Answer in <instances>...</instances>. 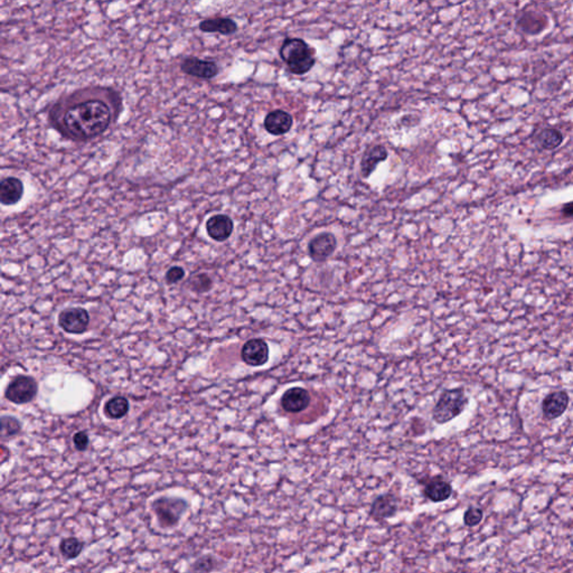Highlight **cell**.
I'll return each mask as SVG.
<instances>
[{"label":"cell","mask_w":573,"mask_h":573,"mask_svg":"<svg viewBox=\"0 0 573 573\" xmlns=\"http://www.w3.org/2000/svg\"><path fill=\"white\" fill-rule=\"evenodd\" d=\"M124 110L121 94L108 86H88L65 94L52 104L49 122L74 143H86L104 135Z\"/></svg>","instance_id":"obj_1"},{"label":"cell","mask_w":573,"mask_h":573,"mask_svg":"<svg viewBox=\"0 0 573 573\" xmlns=\"http://www.w3.org/2000/svg\"><path fill=\"white\" fill-rule=\"evenodd\" d=\"M279 55L294 75H305L316 63L314 49L298 37H287L280 46Z\"/></svg>","instance_id":"obj_2"},{"label":"cell","mask_w":573,"mask_h":573,"mask_svg":"<svg viewBox=\"0 0 573 573\" xmlns=\"http://www.w3.org/2000/svg\"><path fill=\"white\" fill-rule=\"evenodd\" d=\"M468 399L463 388L446 390L440 395L437 404L432 410V418L440 425L452 421L464 411Z\"/></svg>","instance_id":"obj_3"},{"label":"cell","mask_w":573,"mask_h":573,"mask_svg":"<svg viewBox=\"0 0 573 573\" xmlns=\"http://www.w3.org/2000/svg\"><path fill=\"white\" fill-rule=\"evenodd\" d=\"M152 508L161 528H172L178 524L187 512L188 504L184 498L164 496L154 500Z\"/></svg>","instance_id":"obj_4"},{"label":"cell","mask_w":573,"mask_h":573,"mask_svg":"<svg viewBox=\"0 0 573 573\" xmlns=\"http://www.w3.org/2000/svg\"><path fill=\"white\" fill-rule=\"evenodd\" d=\"M37 383L30 376H17L7 386L6 399L16 404H24L31 402L37 395Z\"/></svg>","instance_id":"obj_5"},{"label":"cell","mask_w":573,"mask_h":573,"mask_svg":"<svg viewBox=\"0 0 573 573\" xmlns=\"http://www.w3.org/2000/svg\"><path fill=\"white\" fill-rule=\"evenodd\" d=\"M516 28L528 36H537L549 26L548 16L537 10H523L516 19Z\"/></svg>","instance_id":"obj_6"},{"label":"cell","mask_w":573,"mask_h":573,"mask_svg":"<svg viewBox=\"0 0 573 573\" xmlns=\"http://www.w3.org/2000/svg\"><path fill=\"white\" fill-rule=\"evenodd\" d=\"M180 70L183 73L193 76V78L209 80L215 78L219 74L220 67L216 62L189 56L183 60L180 63Z\"/></svg>","instance_id":"obj_7"},{"label":"cell","mask_w":573,"mask_h":573,"mask_svg":"<svg viewBox=\"0 0 573 573\" xmlns=\"http://www.w3.org/2000/svg\"><path fill=\"white\" fill-rule=\"evenodd\" d=\"M90 317L86 310L83 308H69L62 312L58 316V324L67 333H84L88 328Z\"/></svg>","instance_id":"obj_8"},{"label":"cell","mask_w":573,"mask_h":573,"mask_svg":"<svg viewBox=\"0 0 573 573\" xmlns=\"http://www.w3.org/2000/svg\"><path fill=\"white\" fill-rule=\"evenodd\" d=\"M336 246L337 240L335 235L329 232H323L312 239L308 244L310 258L315 262H324L333 255Z\"/></svg>","instance_id":"obj_9"},{"label":"cell","mask_w":573,"mask_h":573,"mask_svg":"<svg viewBox=\"0 0 573 573\" xmlns=\"http://www.w3.org/2000/svg\"><path fill=\"white\" fill-rule=\"evenodd\" d=\"M241 356L244 363L251 366H262L269 360V346L260 338L250 340L244 344Z\"/></svg>","instance_id":"obj_10"},{"label":"cell","mask_w":573,"mask_h":573,"mask_svg":"<svg viewBox=\"0 0 573 573\" xmlns=\"http://www.w3.org/2000/svg\"><path fill=\"white\" fill-rule=\"evenodd\" d=\"M294 118L285 110L276 109L268 113L264 118V129L272 136H282L292 130Z\"/></svg>","instance_id":"obj_11"},{"label":"cell","mask_w":573,"mask_h":573,"mask_svg":"<svg viewBox=\"0 0 573 573\" xmlns=\"http://www.w3.org/2000/svg\"><path fill=\"white\" fill-rule=\"evenodd\" d=\"M233 221L230 216L225 214H218V215L209 218L207 222V231L209 237L212 240L218 242H224L233 233Z\"/></svg>","instance_id":"obj_12"},{"label":"cell","mask_w":573,"mask_h":573,"mask_svg":"<svg viewBox=\"0 0 573 573\" xmlns=\"http://www.w3.org/2000/svg\"><path fill=\"white\" fill-rule=\"evenodd\" d=\"M309 392L303 388H289L281 397V406L285 411L290 413L301 412L310 404Z\"/></svg>","instance_id":"obj_13"},{"label":"cell","mask_w":573,"mask_h":573,"mask_svg":"<svg viewBox=\"0 0 573 573\" xmlns=\"http://www.w3.org/2000/svg\"><path fill=\"white\" fill-rule=\"evenodd\" d=\"M24 195V184L17 177H6L0 183V202L5 207H12L21 202Z\"/></svg>","instance_id":"obj_14"},{"label":"cell","mask_w":573,"mask_h":573,"mask_svg":"<svg viewBox=\"0 0 573 573\" xmlns=\"http://www.w3.org/2000/svg\"><path fill=\"white\" fill-rule=\"evenodd\" d=\"M388 157V149L383 145H375L364 152L361 161V175L364 179L369 178L375 172L376 167L386 161Z\"/></svg>","instance_id":"obj_15"},{"label":"cell","mask_w":573,"mask_h":573,"mask_svg":"<svg viewBox=\"0 0 573 573\" xmlns=\"http://www.w3.org/2000/svg\"><path fill=\"white\" fill-rule=\"evenodd\" d=\"M568 404H569V397L565 392H553L543 401V414L549 420L559 418L567 410Z\"/></svg>","instance_id":"obj_16"},{"label":"cell","mask_w":573,"mask_h":573,"mask_svg":"<svg viewBox=\"0 0 573 573\" xmlns=\"http://www.w3.org/2000/svg\"><path fill=\"white\" fill-rule=\"evenodd\" d=\"M198 28L204 33H218L228 36L237 33V24L230 17H215L200 21Z\"/></svg>","instance_id":"obj_17"},{"label":"cell","mask_w":573,"mask_h":573,"mask_svg":"<svg viewBox=\"0 0 573 573\" xmlns=\"http://www.w3.org/2000/svg\"><path fill=\"white\" fill-rule=\"evenodd\" d=\"M564 136L557 128L546 127L534 134L533 141L542 150H554L561 146Z\"/></svg>","instance_id":"obj_18"},{"label":"cell","mask_w":573,"mask_h":573,"mask_svg":"<svg viewBox=\"0 0 573 573\" xmlns=\"http://www.w3.org/2000/svg\"><path fill=\"white\" fill-rule=\"evenodd\" d=\"M397 511V498L393 495L386 494L374 500L371 507V515L376 519H388L395 515Z\"/></svg>","instance_id":"obj_19"},{"label":"cell","mask_w":573,"mask_h":573,"mask_svg":"<svg viewBox=\"0 0 573 573\" xmlns=\"http://www.w3.org/2000/svg\"><path fill=\"white\" fill-rule=\"evenodd\" d=\"M452 485L446 480H443L441 477L432 478L425 484V498H429L432 502H436V503L448 500L452 496Z\"/></svg>","instance_id":"obj_20"},{"label":"cell","mask_w":573,"mask_h":573,"mask_svg":"<svg viewBox=\"0 0 573 573\" xmlns=\"http://www.w3.org/2000/svg\"><path fill=\"white\" fill-rule=\"evenodd\" d=\"M60 552L63 555L64 558L67 560H74V559L79 558V555L82 553L84 549V543L80 541L78 537H70L60 542Z\"/></svg>","instance_id":"obj_21"},{"label":"cell","mask_w":573,"mask_h":573,"mask_svg":"<svg viewBox=\"0 0 573 573\" xmlns=\"http://www.w3.org/2000/svg\"><path fill=\"white\" fill-rule=\"evenodd\" d=\"M129 411V401L124 397H113L106 404V413L110 418L121 419Z\"/></svg>","instance_id":"obj_22"},{"label":"cell","mask_w":573,"mask_h":573,"mask_svg":"<svg viewBox=\"0 0 573 573\" xmlns=\"http://www.w3.org/2000/svg\"><path fill=\"white\" fill-rule=\"evenodd\" d=\"M216 565L218 560L213 555H203L191 564L188 573H211L215 570Z\"/></svg>","instance_id":"obj_23"},{"label":"cell","mask_w":573,"mask_h":573,"mask_svg":"<svg viewBox=\"0 0 573 573\" xmlns=\"http://www.w3.org/2000/svg\"><path fill=\"white\" fill-rule=\"evenodd\" d=\"M191 288L196 292H209L212 287V279L207 276V273H200L193 277L191 280Z\"/></svg>","instance_id":"obj_24"},{"label":"cell","mask_w":573,"mask_h":573,"mask_svg":"<svg viewBox=\"0 0 573 573\" xmlns=\"http://www.w3.org/2000/svg\"><path fill=\"white\" fill-rule=\"evenodd\" d=\"M1 422H3V437H6V436H14V434H17L21 430V423L15 418H12V417H3Z\"/></svg>","instance_id":"obj_25"},{"label":"cell","mask_w":573,"mask_h":573,"mask_svg":"<svg viewBox=\"0 0 573 573\" xmlns=\"http://www.w3.org/2000/svg\"><path fill=\"white\" fill-rule=\"evenodd\" d=\"M484 513L480 508L476 507H470L466 511L464 515L465 524L467 526H475V525L480 524L482 522Z\"/></svg>","instance_id":"obj_26"},{"label":"cell","mask_w":573,"mask_h":573,"mask_svg":"<svg viewBox=\"0 0 573 573\" xmlns=\"http://www.w3.org/2000/svg\"><path fill=\"white\" fill-rule=\"evenodd\" d=\"M184 277H185V271L180 267L170 268L166 273V280L168 283H176V282L180 281Z\"/></svg>","instance_id":"obj_27"},{"label":"cell","mask_w":573,"mask_h":573,"mask_svg":"<svg viewBox=\"0 0 573 573\" xmlns=\"http://www.w3.org/2000/svg\"><path fill=\"white\" fill-rule=\"evenodd\" d=\"M74 446L80 452H83L89 446V436L84 431H80L76 432L73 437Z\"/></svg>","instance_id":"obj_28"},{"label":"cell","mask_w":573,"mask_h":573,"mask_svg":"<svg viewBox=\"0 0 573 573\" xmlns=\"http://www.w3.org/2000/svg\"><path fill=\"white\" fill-rule=\"evenodd\" d=\"M562 215L565 218H573V202L564 204L561 209Z\"/></svg>","instance_id":"obj_29"}]
</instances>
